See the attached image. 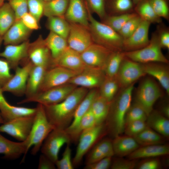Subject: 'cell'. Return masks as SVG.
<instances>
[{
	"mask_svg": "<svg viewBox=\"0 0 169 169\" xmlns=\"http://www.w3.org/2000/svg\"><path fill=\"white\" fill-rule=\"evenodd\" d=\"M87 92L86 88H76L62 101L43 105L48 119L54 129L65 130L69 126L77 107Z\"/></svg>",
	"mask_w": 169,
	"mask_h": 169,
	"instance_id": "cell-1",
	"label": "cell"
},
{
	"mask_svg": "<svg viewBox=\"0 0 169 169\" xmlns=\"http://www.w3.org/2000/svg\"><path fill=\"white\" fill-rule=\"evenodd\" d=\"M134 84L121 89L110 102L104 123L106 131L114 138L124 132L125 115L131 104Z\"/></svg>",
	"mask_w": 169,
	"mask_h": 169,
	"instance_id": "cell-2",
	"label": "cell"
},
{
	"mask_svg": "<svg viewBox=\"0 0 169 169\" xmlns=\"http://www.w3.org/2000/svg\"><path fill=\"white\" fill-rule=\"evenodd\" d=\"M88 11L89 29L94 43L113 51H123V39L119 33L108 25L95 19L88 7Z\"/></svg>",
	"mask_w": 169,
	"mask_h": 169,
	"instance_id": "cell-3",
	"label": "cell"
},
{
	"mask_svg": "<svg viewBox=\"0 0 169 169\" xmlns=\"http://www.w3.org/2000/svg\"><path fill=\"white\" fill-rule=\"evenodd\" d=\"M36 107L33 123L28 138V149L33 147L31 154L34 155L40 149L45 139L54 129L48 119L44 106L38 103Z\"/></svg>",
	"mask_w": 169,
	"mask_h": 169,
	"instance_id": "cell-4",
	"label": "cell"
},
{
	"mask_svg": "<svg viewBox=\"0 0 169 169\" xmlns=\"http://www.w3.org/2000/svg\"><path fill=\"white\" fill-rule=\"evenodd\" d=\"M161 49L155 31L145 47L135 51L123 52L125 57L140 63L156 62L168 64L169 61L163 54Z\"/></svg>",
	"mask_w": 169,
	"mask_h": 169,
	"instance_id": "cell-5",
	"label": "cell"
},
{
	"mask_svg": "<svg viewBox=\"0 0 169 169\" xmlns=\"http://www.w3.org/2000/svg\"><path fill=\"white\" fill-rule=\"evenodd\" d=\"M162 95L160 88L155 81L150 77H146L138 87L135 102L143 108L148 116L153 110L155 103Z\"/></svg>",
	"mask_w": 169,
	"mask_h": 169,
	"instance_id": "cell-6",
	"label": "cell"
},
{
	"mask_svg": "<svg viewBox=\"0 0 169 169\" xmlns=\"http://www.w3.org/2000/svg\"><path fill=\"white\" fill-rule=\"evenodd\" d=\"M75 87L68 83L40 91L31 97L25 98L18 104L34 102L44 106L54 105L64 100L74 90Z\"/></svg>",
	"mask_w": 169,
	"mask_h": 169,
	"instance_id": "cell-7",
	"label": "cell"
},
{
	"mask_svg": "<svg viewBox=\"0 0 169 169\" xmlns=\"http://www.w3.org/2000/svg\"><path fill=\"white\" fill-rule=\"evenodd\" d=\"M105 131L104 123L95 126L83 132L78 140V144L72 160L74 166H77L81 162L84 156L97 143Z\"/></svg>",
	"mask_w": 169,
	"mask_h": 169,
	"instance_id": "cell-8",
	"label": "cell"
},
{
	"mask_svg": "<svg viewBox=\"0 0 169 169\" xmlns=\"http://www.w3.org/2000/svg\"><path fill=\"white\" fill-rule=\"evenodd\" d=\"M71 141V138L65 130L54 129L44 140L40 149L41 152L55 164L61 147Z\"/></svg>",
	"mask_w": 169,
	"mask_h": 169,
	"instance_id": "cell-9",
	"label": "cell"
},
{
	"mask_svg": "<svg viewBox=\"0 0 169 169\" xmlns=\"http://www.w3.org/2000/svg\"><path fill=\"white\" fill-rule=\"evenodd\" d=\"M146 75L142 64L125 57L120 65L116 78L120 89L127 87Z\"/></svg>",
	"mask_w": 169,
	"mask_h": 169,
	"instance_id": "cell-10",
	"label": "cell"
},
{
	"mask_svg": "<svg viewBox=\"0 0 169 169\" xmlns=\"http://www.w3.org/2000/svg\"><path fill=\"white\" fill-rule=\"evenodd\" d=\"M34 115L18 118L2 124L0 132L5 133L20 141H24L30 133Z\"/></svg>",
	"mask_w": 169,
	"mask_h": 169,
	"instance_id": "cell-11",
	"label": "cell"
},
{
	"mask_svg": "<svg viewBox=\"0 0 169 169\" xmlns=\"http://www.w3.org/2000/svg\"><path fill=\"white\" fill-rule=\"evenodd\" d=\"M67 40L68 47L81 54L94 43L89 28L79 24L70 23Z\"/></svg>",
	"mask_w": 169,
	"mask_h": 169,
	"instance_id": "cell-12",
	"label": "cell"
},
{
	"mask_svg": "<svg viewBox=\"0 0 169 169\" xmlns=\"http://www.w3.org/2000/svg\"><path fill=\"white\" fill-rule=\"evenodd\" d=\"M33 65L28 59L22 67H16L14 69V74L2 87V91L10 93L17 96L25 95L28 75Z\"/></svg>",
	"mask_w": 169,
	"mask_h": 169,
	"instance_id": "cell-13",
	"label": "cell"
},
{
	"mask_svg": "<svg viewBox=\"0 0 169 169\" xmlns=\"http://www.w3.org/2000/svg\"><path fill=\"white\" fill-rule=\"evenodd\" d=\"M79 73L60 66L52 67L46 70L39 92L68 83Z\"/></svg>",
	"mask_w": 169,
	"mask_h": 169,
	"instance_id": "cell-14",
	"label": "cell"
},
{
	"mask_svg": "<svg viewBox=\"0 0 169 169\" xmlns=\"http://www.w3.org/2000/svg\"><path fill=\"white\" fill-rule=\"evenodd\" d=\"M28 55V59L34 65L48 69L54 66L50 52L41 35L33 42H30Z\"/></svg>",
	"mask_w": 169,
	"mask_h": 169,
	"instance_id": "cell-15",
	"label": "cell"
},
{
	"mask_svg": "<svg viewBox=\"0 0 169 169\" xmlns=\"http://www.w3.org/2000/svg\"><path fill=\"white\" fill-rule=\"evenodd\" d=\"M106 77L102 69L86 66L68 82L85 88L100 87Z\"/></svg>",
	"mask_w": 169,
	"mask_h": 169,
	"instance_id": "cell-16",
	"label": "cell"
},
{
	"mask_svg": "<svg viewBox=\"0 0 169 169\" xmlns=\"http://www.w3.org/2000/svg\"><path fill=\"white\" fill-rule=\"evenodd\" d=\"M113 51L94 43L81 53L80 55L87 66L103 70L109 56Z\"/></svg>",
	"mask_w": 169,
	"mask_h": 169,
	"instance_id": "cell-17",
	"label": "cell"
},
{
	"mask_svg": "<svg viewBox=\"0 0 169 169\" xmlns=\"http://www.w3.org/2000/svg\"><path fill=\"white\" fill-rule=\"evenodd\" d=\"M151 24L148 22L142 20L131 35L123 39V51H135L146 46L150 42L149 31Z\"/></svg>",
	"mask_w": 169,
	"mask_h": 169,
	"instance_id": "cell-18",
	"label": "cell"
},
{
	"mask_svg": "<svg viewBox=\"0 0 169 169\" xmlns=\"http://www.w3.org/2000/svg\"><path fill=\"white\" fill-rule=\"evenodd\" d=\"M30 42L29 39L17 44L6 45L0 52V57L8 63L11 69H15L21 61L28 59V52Z\"/></svg>",
	"mask_w": 169,
	"mask_h": 169,
	"instance_id": "cell-19",
	"label": "cell"
},
{
	"mask_svg": "<svg viewBox=\"0 0 169 169\" xmlns=\"http://www.w3.org/2000/svg\"><path fill=\"white\" fill-rule=\"evenodd\" d=\"M64 17L69 23H78L89 28L88 7L85 0H69Z\"/></svg>",
	"mask_w": 169,
	"mask_h": 169,
	"instance_id": "cell-20",
	"label": "cell"
},
{
	"mask_svg": "<svg viewBox=\"0 0 169 169\" xmlns=\"http://www.w3.org/2000/svg\"><path fill=\"white\" fill-rule=\"evenodd\" d=\"M3 93L0 87V112L4 123L18 118L35 115L36 107L30 108L12 105L6 100Z\"/></svg>",
	"mask_w": 169,
	"mask_h": 169,
	"instance_id": "cell-21",
	"label": "cell"
},
{
	"mask_svg": "<svg viewBox=\"0 0 169 169\" xmlns=\"http://www.w3.org/2000/svg\"><path fill=\"white\" fill-rule=\"evenodd\" d=\"M28 141L16 142L10 141L2 136L0 133V154H3L4 158L14 160L23 155V161L28 149Z\"/></svg>",
	"mask_w": 169,
	"mask_h": 169,
	"instance_id": "cell-22",
	"label": "cell"
},
{
	"mask_svg": "<svg viewBox=\"0 0 169 169\" xmlns=\"http://www.w3.org/2000/svg\"><path fill=\"white\" fill-rule=\"evenodd\" d=\"M64 67L80 73L86 66L83 62L80 54L69 47L54 62V66Z\"/></svg>",
	"mask_w": 169,
	"mask_h": 169,
	"instance_id": "cell-23",
	"label": "cell"
},
{
	"mask_svg": "<svg viewBox=\"0 0 169 169\" xmlns=\"http://www.w3.org/2000/svg\"><path fill=\"white\" fill-rule=\"evenodd\" d=\"M142 64L146 74L157 80L168 95L169 70L168 64L153 62Z\"/></svg>",
	"mask_w": 169,
	"mask_h": 169,
	"instance_id": "cell-24",
	"label": "cell"
},
{
	"mask_svg": "<svg viewBox=\"0 0 169 169\" xmlns=\"http://www.w3.org/2000/svg\"><path fill=\"white\" fill-rule=\"evenodd\" d=\"M32 31L20 19L17 20L3 36L4 44L6 45L22 43L28 40Z\"/></svg>",
	"mask_w": 169,
	"mask_h": 169,
	"instance_id": "cell-25",
	"label": "cell"
},
{
	"mask_svg": "<svg viewBox=\"0 0 169 169\" xmlns=\"http://www.w3.org/2000/svg\"><path fill=\"white\" fill-rule=\"evenodd\" d=\"M98 94L96 90H90L87 92L78 106L71 124L65 129L70 137L76 130L82 118L89 110L93 100Z\"/></svg>",
	"mask_w": 169,
	"mask_h": 169,
	"instance_id": "cell-26",
	"label": "cell"
},
{
	"mask_svg": "<svg viewBox=\"0 0 169 169\" xmlns=\"http://www.w3.org/2000/svg\"><path fill=\"white\" fill-rule=\"evenodd\" d=\"M48 69L44 67L33 65L27 81L25 94L26 98L31 97L39 92L44 74Z\"/></svg>",
	"mask_w": 169,
	"mask_h": 169,
	"instance_id": "cell-27",
	"label": "cell"
},
{
	"mask_svg": "<svg viewBox=\"0 0 169 169\" xmlns=\"http://www.w3.org/2000/svg\"><path fill=\"white\" fill-rule=\"evenodd\" d=\"M90 150L86 159V164L114 155L112 141L107 139L97 142Z\"/></svg>",
	"mask_w": 169,
	"mask_h": 169,
	"instance_id": "cell-28",
	"label": "cell"
},
{
	"mask_svg": "<svg viewBox=\"0 0 169 169\" xmlns=\"http://www.w3.org/2000/svg\"><path fill=\"white\" fill-rule=\"evenodd\" d=\"M114 155L119 157L128 156L139 147V145L132 137L120 135L112 141Z\"/></svg>",
	"mask_w": 169,
	"mask_h": 169,
	"instance_id": "cell-29",
	"label": "cell"
},
{
	"mask_svg": "<svg viewBox=\"0 0 169 169\" xmlns=\"http://www.w3.org/2000/svg\"><path fill=\"white\" fill-rule=\"evenodd\" d=\"M169 153V146L161 144L139 147L128 156L129 159L136 160L140 158H153Z\"/></svg>",
	"mask_w": 169,
	"mask_h": 169,
	"instance_id": "cell-30",
	"label": "cell"
},
{
	"mask_svg": "<svg viewBox=\"0 0 169 169\" xmlns=\"http://www.w3.org/2000/svg\"><path fill=\"white\" fill-rule=\"evenodd\" d=\"M146 123L150 128L163 136H169V120L159 111L153 110L148 115Z\"/></svg>",
	"mask_w": 169,
	"mask_h": 169,
	"instance_id": "cell-31",
	"label": "cell"
},
{
	"mask_svg": "<svg viewBox=\"0 0 169 169\" xmlns=\"http://www.w3.org/2000/svg\"><path fill=\"white\" fill-rule=\"evenodd\" d=\"M44 39L50 52L54 63L68 47L67 39L51 31Z\"/></svg>",
	"mask_w": 169,
	"mask_h": 169,
	"instance_id": "cell-32",
	"label": "cell"
},
{
	"mask_svg": "<svg viewBox=\"0 0 169 169\" xmlns=\"http://www.w3.org/2000/svg\"><path fill=\"white\" fill-rule=\"evenodd\" d=\"M110 103L99 93L93 100L90 109L94 116L96 125L104 123L109 112Z\"/></svg>",
	"mask_w": 169,
	"mask_h": 169,
	"instance_id": "cell-33",
	"label": "cell"
},
{
	"mask_svg": "<svg viewBox=\"0 0 169 169\" xmlns=\"http://www.w3.org/2000/svg\"><path fill=\"white\" fill-rule=\"evenodd\" d=\"M135 5L132 0H106L107 15H116L134 12Z\"/></svg>",
	"mask_w": 169,
	"mask_h": 169,
	"instance_id": "cell-34",
	"label": "cell"
},
{
	"mask_svg": "<svg viewBox=\"0 0 169 169\" xmlns=\"http://www.w3.org/2000/svg\"><path fill=\"white\" fill-rule=\"evenodd\" d=\"M46 27L51 31L67 39L70 29V24L64 17L48 18Z\"/></svg>",
	"mask_w": 169,
	"mask_h": 169,
	"instance_id": "cell-35",
	"label": "cell"
},
{
	"mask_svg": "<svg viewBox=\"0 0 169 169\" xmlns=\"http://www.w3.org/2000/svg\"><path fill=\"white\" fill-rule=\"evenodd\" d=\"M134 11L142 20L151 23L159 24L162 22L161 18L154 11L149 0H143L136 4Z\"/></svg>",
	"mask_w": 169,
	"mask_h": 169,
	"instance_id": "cell-36",
	"label": "cell"
},
{
	"mask_svg": "<svg viewBox=\"0 0 169 169\" xmlns=\"http://www.w3.org/2000/svg\"><path fill=\"white\" fill-rule=\"evenodd\" d=\"M17 20L15 14L8 2L0 7V35L2 36Z\"/></svg>",
	"mask_w": 169,
	"mask_h": 169,
	"instance_id": "cell-37",
	"label": "cell"
},
{
	"mask_svg": "<svg viewBox=\"0 0 169 169\" xmlns=\"http://www.w3.org/2000/svg\"><path fill=\"white\" fill-rule=\"evenodd\" d=\"M69 0H53L44 2V16L64 17L66 13Z\"/></svg>",
	"mask_w": 169,
	"mask_h": 169,
	"instance_id": "cell-38",
	"label": "cell"
},
{
	"mask_svg": "<svg viewBox=\"0 0 169 169\" xmlns=\"http://www.w3.org/2000/svg\"><path fill=\"white\" fill-rule=\"evenodd\" d=\"M163 136L147 126L133 137L139 145L143 146L162 144L164 141Z\"/></svg>",
	"mask_w": 169,
	"mask_h": 169,
	"instance_id": "cell-39",
	"label": "cell"
},
{
	"mask_svg": "<svg viewBox=\"0 0 169 169\" xmlns=\"http://www.w3.org/2000/svg\"><path fill=\"white\" fill-rule=\"evenodd\" d=\"M125 57L124 53L123 51L112 52L103 69L106 76L111 78L116 77Z\"/></svg>",
	"mask_w": 169,
	"mask_h": 169,
	"instance_id": "cell-40",
	"label": "cell"
},
{
	"mask_svg": "<svg viewBox=\"0 0 169 169\" xmlns=\"http://www.w3.org/2000/svg\"><path fill=\"white\" fill-rule=\"evenodd\" d=\"M100 87V95L109 102L112 100L120 89L116 77L106 76Z\"/></svg>",
	"mask_w": 169,
	"mask_h": 169,
	"instance_id": "cell-41",
	"label": "cell"
},
{
	"mask_svg": "<svg viewBox=\"0 0 169 169\" xmlns=\"http://www.w3.org/2000/svg\"><path fill=\"white\" fill-rule=\"evenodd\" d=\"M137 15L135 12L116 15H107L101 22L118 33L128 20Z\"/></svg>",
	"mask_w": 169,
	"mask_h": 169,
	"instance_id": "cell-42",
	"label": "cell"
},
{
	"mask_svg": "<svg viewBox=\"0 0 169 169\" xmlns=\"http://www.w3.org/2000/svg\"><path fill=\"white\" fill-rule=\"evenodd\" d=\"M95 125V118L90 108L82 117L77 128L71 136V141H78L79 136L83 132Z\"/></svg>",
	"mask_w": 169,
	"mask_h": 169,
	"instance_id": "cell-43",
	"label": "cell"
},
{
	"mask_svg": "<svg viewBox=\"0 0 169 169\" xmlns=\"http://www.w3.org/2000/svg\"><path fill=\"white\" fill-rule=\"evenodd\" d=\"M147 115L143 108L137 103L131 104L125 117V126L128 123L136 120L146 121Z\"/></svg>",
	"mask_w": 169,
	"mask_h": 169,
	"instance_id": "cell-44",
	"label": "cell"
},
{
	"mask_svg": "<svg viewBox=\"0 0 169 169\" xmlns=\"http://www.w3.org/2000/svg\"><path fill=\"white\" fill-rule=\"evenodd\" d=\"M138 15L128 20L118 33L123 39L129 37L137 28L142 21Z\"/></svg>",
	"mask_w": 169,
	"mask_h": 169,
	"instance_id": "cell-45",
	"label": "cell"
},
{
	"mask_svg": "<svg viewBox=\"0 0 169 169\" xmlns=\"http://www.w3.org/2000/svg\"><path fill=\"white\" fill-rule=\"evenodd\" d=\"M156 15L167 20L169 19V8L167 0H149Z\"/></svg>",
	"mask_w": 169,
	"mask_h": 169,
	"instance_id": "cell-46",
	"label": "cell"
},
{
	"mask_svg": "<svg viewBox=\"0 0 169 169\" xmlns=\"http://www.w3.org/2000/svg\"><path fill=\"white\" fill-rule=\"evenodd\" d=\"M90 12L96 14L102 20L107 15L106 0H85Z\"/></svg>",
	"mask_w": 169,
	"mask_h": 169,
	"instance_id": "cell-47",
	"label": "cell"
},
{
	"mask_svg": "<svg viewBox=\"0 0 169 169\" xmlns=\"http://www.w3.org/2000/svg\"><path fill=\"white\" fill-rule=\"evenodd\" d=\"M44 4L43 0H28V12L39 22L44 16Z\"/></svg>",
	"mask_w": 169,
	"mask_h": 169,
	"instance_id": "cell-48",
	"label": "cell"
},
{
	"mask_svg": "<svg viewBox=\"0 0 169 169\" xmlns=\"http://www.w3.org/2000/svg\"><path fill=\"white\" fill-rule=\"evenodd\" d=\"M147 127L146 121L141 120H136L126 125L124 132L126 135L133 137L141 133Z\"/></svg>",
	"mask_w": 169,
	"mask_h": 169,
	"instance_id": "cell-49",
	"label": "cell"
},
{
	"mask_svg": "<svg viewBox=\"0 0 169 169\" xmlns=\"http://www.w3.org/2000/svg\"><path fill=\"white\" fill-rule=\"evenodd\" d=\"M72 150L69 144H67L61 158L58 160L55 165L58 169H73L74 166L71 159Z\"/></svg>",
	"mask_w": 169,
	"mask_h": 169,
	"instance_id": "cell-50",
	"label": "cell"
},
{
	"mask_svg": "<svg viewBox=\"0 0 169 169\" xmlns=\"http://www.w3.org/2000/svg\"><path fill=\"white\" fill-rule=\"evenodd\" d=\"M8 3L14 11L17 20L20 19L28 12V0H8Z\"/></svg>",
	"mask_w": 169,
	"mask_h": 169,
	"instance_id": "cell-51",
	"label": "cell"
},
{
	"mask_svg": "<svg viewBox=\"0 0 169 169\" xmlns=\"http://www.w3.org/2000/svg\"><path fill=\"white\" fill-rule=\"evenodd\" d=\"M155 31L162 48L169 49V29L162 23H159Z\"/></svg>",
	"mask_w": 169,
	"mask_h": 169,
	"instance_id": "cell-52",
	"label": "cell"
},
{
	"mask_svg": "<svg viewBox=\"0 0 169 169\" xmlns=\"http://www.w3.org/2000/svg\"><path fill=\"white\" fill-rule=\"evenodd\" d=\"M10 69L7 61L0 59V87L2 88L12 77Z\"/></svg>",
	"mask_w": 169,
	"mask_h": 169,
	"instance_id": "cell-53",
	"label": "cell"
},
{
	"mask_svg": "<svg viewBox=\"0 0 169 169\" xmlns=\"http://www.w3.org/2000/svg\"><path fill=\"white\" fill-rule=\"evenodd\" d=\"M136 160H126L118 158L112 162L110 166L112 169H132L136 165Z\"/></svg>",
	"mask_w": 169,
	"mask_h": 169,
	"instance_id": "cell-54",
	"label": "cell"
},
{
	"mask_svg": "<svg viewBox=\"0 0 169 169\" xmlns=\"http://www.w3.org/2000/svg\"><path fill=\"white\" fill-rule=\"evenodd\" d=\"M112 157L104 158L94 162L86 164L84 169H108L110 167Z\"/></svg>",
	"mask_w": 169,
	"mask_h": 169,
	"instance_id": "cell-55",
	"label": "cell"
},
{
	"mask_svg": "<svg viewBox=\"0 0 169 169\" xmlns=\"http://www.w3.org/2000/svg\"><path fill=\"white\" fill-rule=\"evenodd\" d=\"M20 19L23 24L32 31L39 29V22L28 12L24 14Z\"/></svg>",
	"mask_w": 169,
	"mask_h": 169,
	"instance_id": "cell-56",
	"label": "cell"
},
{
	"mask_svg": "<svg viewBox=\"0 0 169 169\" xmlns=\"http://www.w3.org/2000/svg\"><path fill=\"white\" fill-rule=\"evenodd\" d=\"M161 167L160 161L157 158H151L140 163L137 166L139 169H158Z\"/></svg>",
	"mask_w": 169,
	"mask_h": 169,
	"instance_id": "cell-57",
	"label": "cell"
},
{
	"mask_svg": "<svg viewBox=\"0 0 169 169\" xmlns=\"http://www.w3.org/2000/svg\"><path fill=\"white\" fill-rule=\"evenodd\" d=\"M55 164L49 158L43 154L40 156L38 169H55Z\"/></svg>",
	"mask_w": 169,
	"mask_h": 169,
	"instance_id": "cell-58",
	"label": "cell"
},
{
	"mask_svg": "<svg viewBox=\"0 0 169 169\" xmlns=\"http://www.w3.org/2000/svg\"><path fill=\"white\" fill-rule=\"evenodd\" d=\"M166 117H169V106L168 104H165L161 107L160 111H159Z\"/></svg>",
	"mask_w": 169,
	"mask_h": 169,
	"instance_id": "cell-59",
	"label": "cell"
},
{
	"mask_svg": "<svg viewBox=\"0 0 169 169\" xmlns=\"http://www.w3.org/2000/svg\"><path fill=\"white\" fill-rule=\"evenodd\" d=\"M4 123V121L0 112V125L3 124Z\"/></svg>",
	"mask_w": 169,
	"mask_h": 169,
	"instance_id": "cell-60",
	"label": "cell"
},
{
	"mask_svg": "<svg viewBox=\"0 0 169 169\" xmlns=\"http://www.w3.org/2000/svg\"><path fill=\"white\" fill-rule=\"evenodd\" d=\"M143 0H132L135 5Z\"/></svg>",
	"mask_w": 169,
	"mask_h": 169,
	"instance_id": "cell-61",
	"label": "cell"
},
{
	"mask_svg": "<svg viewBox=\"0 0 169 169\" xmlns=\"http://www.w3.org/2000/svg\"><path fill=\"white\" fill-rule=\"evenodd\" d=\"M6 0H0V7L5 2V1Z\"/></svg>",
	"mask_w": 169,
	"mask_h": 169,
	"instance_id": "cell-62",
	"label": "cell"
},
{
	"mask_svg": "<svg viewBox=\"0 0 169 169\" xmlns=\"http://www.w3.org/2000/svg\"><path fill=\"white\" fill-rule=\"evenodd\" d=\"M3 42V36H2L0 35V47Z\"/></svg>",
	"mask_w": 169,
	"mask_h": 169,
	"instance_id": "cell-63",
	"label": "cell"
},
{
	"mask_svg": "<svg viewBox=\"0 0 169 169\" xmlns=\"http://www.w3.org/2000/svg\"><path fill=\"white\" fill-rule=\"evenodd\" d=\"M44 2H49L53 0H43Z\"/></svg>",
	"mask_w": 169,
	"mask_h": 169,
	"instance_id": "cell-64",
	"label": "cell"
}]
</instances>
